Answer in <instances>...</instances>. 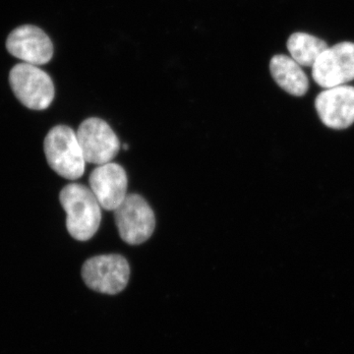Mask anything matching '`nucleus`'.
<instances>
[{"mask_svg": "<svg viewBox=\"0 0 354 354\" xmlns=\"http://www.w3.org/2000/svg\"><path fill=\"white\" fill-rule=\"evenodd\" d=\"M6 48L13 57L37 66L48 64L53 55V44L48 35L32 25L14 30L7 38Z\"/></svg>", "mask_w": 354, "mask_h": 354, "instance_id": "nucleus-9", "label": "nucleus"}, {"mask_svg": "<svg viewBox=\"0 0 354 354\" xmlns=\"http://www.w3.org/2000/svg\"><path fill=\"white\" fill-rule=\"evenodd\" d=\"M116 227L122 241L138 245L148 241L156 227L152 208L138 194H127L124 201L114 209Z\"/></svg>", "mask_w": 354, "mask_h": 354, "instance_id": "nucleus-5", "label": "nucleus"}, {"mask_svg": "<svg viewBox=\"0 0 354 354\" xmlns=\"http://www.w3.org/2000/svg\"><path fill=\"white\" fill-rule=\"evenodd\" d=\"M46 162L60 176L76 180L85 171L86 160L77 133L65 125L53 127L44 143Z\"/></svg>", "mask_w": 354, "mask_h": 354, "instance_id": "nucleus-2", "label": "nucleus"}, {"mask_svg": "<svg viewBox=\"0 0 354 354\" xmlns=\"http://www.w3.org/2000/svg\"><path fill=\"white\" fill-rule=\"evenodd\" d=\"M315 108L326 127L346 129L354 123V87L342 85L326 88L317 95Z\"/></svg>", "mask_w": 354, "mask_h": 354, "instance_id": "nucleus-8", "label": "nucleus"}, {"mask_svg": "<svg viewBox=\"0 0 354 354\" xmlns=\"http://www.w3.org/2000/svg\"><path fill=\"white\" fill-rule=\"evenodd\" d=\"M59 200L66 212L69 234L79 241L92 239L101 225L102 207L91 188L70 183L60 192Z\"/></svg>", "mask_w": 354, "mask_h": 354, "instance_id": "nucleus-1", "label": "nucleus"}, {"mask_svg": "<svg viewBox=\"0 0 354 354\" xmlns=\"http://www.w3.org/2000/svg\"><path fill=\"white\" fill-rule=\"evenodd\" d=\"M82 278L91 290L118 295L127 288L130 277L127 260L118 254L95 256L84 263Z\"/></svg>", "mask_w": 354, "mask_h": 354, "instance_id": "nucleus-4", "label": "nucleus"}, {"mask_svg": "<svg viewBox=\"0 0 354 354\" xmlns=\"http://www.w3.org/2000/svg\"><path fill=\"white\" fill-rule=\"evenodd\" d=\"M274 80L288 94L302 97L309 88L308 77L300 65L288 55H274L270 62Z\"/></svg>", "mask_w": 354, "mask_h": 354, "instance_id": "nucleus-11", "label": "nucleus"}, {"mask_svg": "<svg viewBox=\"0 0 354 354\" xmlns=\"http://www.w3.org/2000/svg\"><path fill=\"white\" fill-rule=\"evenodd\" d=\"M88 183L97 202L106 211L118 209L127 196V171L114 162L97 165L91 174Z\"/></svg>", "mask_w": 354, "mask_h": 354, "instance_id": "nucleus-10", "label": "nucleus"}, {"mask_svg": "<svg viewBox=\"0 0 354 354\" xmlns=\"http://www.w3.org/2000/svg\"><path fill=\"white\" fill-rule=\"evenodd\" d=\"M86 162L102 165L111 162L120 150V142L106 121L97 118L84 120L77 131Z\"/></svg>", "mask_w": 354, "mask_h": 354, "instance_id": "nucleus-6", "label": "nucleus"}, {"mask_svg": "<svg viewBox=\"0 0 354 354\" xmlns=\"http://www.w3.org/2000/svg\"><path fill=\"white\" fill-rule=\"evenodd\" d=\"M9 82L21 104L34 111L48 109L55 99V85L48 74L37 65H15L9 74Z\"/></svg>", "mask_w": 354, "mask_h": 354, "instance_id": "nucleus-3", "label": "nucleus"}, {"mask_svg": "<svg viewBox=\"0 0 354 354\" xmlns=\"http://www.w3.org/2000/svg\"><path fill=\"white\" fill-rule=\"evenodd\" d=\"M312 77L321 87L346 85L354 79V44L344 41L328 48L312 66Z\"/></svg>", "mask_w": 354, "mask_h": 354, "instance_id": "nucleus-7", "label": "nucleus"}, {"mask_svg": "<svg viewBox=\"0 0 354 354\" xmlns=\"http://www.w3.org/2000/svg\"><path fill=\"white\" fill-rule=\"evenodd\" d=\"M328 48L329 46L323 39L305 32H295L288 41V50L291 58L300 66H313Z\"/></svg>", "mask_w": 354, "mask_h": 354, "instance_id": "nucleus-12", "label": "nucleus"}, {"mask_svg": "<svg viewBox=\"0 0 354 354\" xmlns=\"http://www.w3.org/2000/svg\"><path fill=\"white\" fill-rule=\"evenodd\" d=\"M123 148H124V149H125V150H127V149H128V145H124V146H123Z\"/></svg>", "mask_w": 354, "mask_h": 354, "instance_id": "nucleus-13", "label": "nucleus"}]
</instances>
